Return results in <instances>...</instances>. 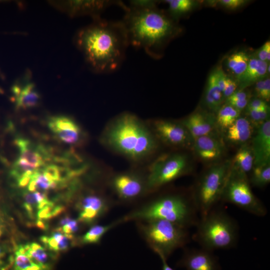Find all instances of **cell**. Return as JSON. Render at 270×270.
<instances>
[{"label":"cell","mask_w":270,"mask_h":270,"mask_svg":"<svg viewBox=\"0 0 270 270\" xmlns=\"http://www.w3.org/2000/svg\"><path fill=\"white\" fill-rule=\"evenodd\" d=\"M12 92L15 106L18 109L26 110L34 108L40 102V95L32 82L16 84L13 86Z\"/></svg>","instance_id":"obj_19"},{"label":"cell","mask_w":270,"mask_h":270,"mask_svg":"<svg viewBox=\"0 0 270 270\" xmlns=\"http://www.w3.org/2000/svg\"><path fill=\"white\" fill-rule=\"evenodd\" d=\"M190 172L186 157L175 154L162 156L151 165L147 180L150 190L158 188Z\"/></svg>","instance_id":"obj_9"},{"label":"cell","mask_w":270,"mask_h":270,"mask_svg":"<svg viewBox=\"0 0 270 270\" xmlns=\"http://www.w3.org/2000/svg\"><path fill=\"white\" fill-rule=\"evenodd\" d=\"M198 216L193 198L169 194L160 197L132 213L126 220H164L188 228L196 226Z\"/></svg>","instance_id":"obj_5"},{"label":"cell","mask_w":270,"mask_h":270,"mask_svg":"<svg viewBox=\"0 0 270 270\" xmlns=\"http://www.w3.org/2000/svg\"><path fill=\"white\" fill-rule=\"evenodd\" d=\"M26 255L36 263L46 265L47 254L44 249L36 242L28 244Z\"/></svg>","instance_id":"obj_31"},{"label":"cell","mask_w":270,"mask_h":270,"mask_svg":"<svg viewBox=\"0 0 270 270\" xmlns=\"http://www.w3.org/2000/svg\"><path fill=\"white\" fill-rule=\"evenodd\" d=\"M224 99L222 92L218 87L214 72L208 77L205 94L206 102L212 111L218 112Z\"/></svg>","instance_id":"obj_24"},{"label":"cell","mask_w":270,"mask_h":270,"mask_svg":"<svg viewBox=\"0 0 270 270\" xmlns=\"http://www.w3.org/2000/svg\"><path fill=\"white\" fill-rule=\"evenodd\" d=\"M15 143L18 150L11 174L16 180L24 176H32L36 170L42 168L50 160L48 151L41 145H36L29 140L19 138Z\"/></svg>","instance_id":"obj_10"},{"label":"cell","mask_w":270,"mask_h":270,"mask_svg":"<svg viewBox=\"0 0 270 270\" xmlns=\"http://www.w3.org/2000/svg\"><path fill=\"white\" fill-rule=\"evenodd\" d=\"M268 64L257 58H251L244 72L238 77L243 84H248L262 79L267 74Z\"/></svg>","instance_id":"obj_22"},{"label":"cell","mask_w":270,"mask_h":270,"mask_svg":"<svg viewBox=\"0 0 270 270\" xmlns=\"http://www.w3.org/2000/svg\"><path fill=\"white\" fill-rule=\"evenodd\" d=\"M47 124L54 136L64 144H76L82 138L81 128L73 118L68 116H52L48 119Z\"/></svg>","instance_id":"obj_13"},{"label":"cell","mask_w":270,"mask_h":270,"mask_svg":"<svg viewBox=\"0 0 270 270\" xmlns=\"http://www.w3.org/2000/svg\"><path fill=\"white\" fill-rule=\"evenodd\" d=\"M258 60L269 62L270 60V41L266 42L263 46L260 48L258 52Z\"/></svg>","instance_id":"obj_36"},{"label":"cell","mask_w":270,"mask_h":270,"mask_svg":"<svg viewBox=\"0 0 270 270\" xmlns=\"http://www.w3.org/2000/svg\"><path fill=\"white\" fill-rule=\"evenodd\" d=\"M3 232H4V226L2 222H0V238L2 236Z\"/></svg>","instance_id":"obj_49"},{"label":"cell","mask_w":270,"mask_h":270,"mask_svg":"<svg viewBox=\"0 0 270 270\" xmlns=\"http://www.w3.org/2000/svg\"><path fill=\"white\" fill-rule=\"evenodd\" d=\"M168 10L172 15L178 16L190 11L194 6V2L190 0H166Z\"/></svg>","instance_id":"obj_30"},{"label":"cell","mask_w":270,"mask_h":270,"mask_svg":"<svg viewBox=\"0 0 270 270\" xmlns=\"http://www.w3.org/2000/svg\"><path fill=\"white\" fill-rule=\"evenodd\" d=\"M144 221L140 226L142 234L162 260H166L176 250L184 246L190 240L187 228L164 220Z\"/></svg>","instance_id":"obj_6"},{"label":"cell","mask_w":270,"mask_h":270,"mask_svg":"<svg viewBox=\"0 0 270 270\" xmlns=\"http://www.w3.org/2000/svg\"><path fill=\"white\" fill-rule=\"evenodd\" d=\"M108 146L134 160L151 154L156 148L153 135L135 115L125 112L108 128L104 136Z\"/></svg>","instance_id":"obj_3"},{"label":"cell","mask_w":270,"mask_h":270,"mask_svg":"<svg viewBox=\"0 0 270 270\" xmlns=\"http://www.w3.org/2000/svg\"><path fill=\"white\" fill-rule=\"evenodd\" d=\"M192 238L201 248L213 252L234 247L238 239L236 221L224 210L215 206L200 217Z\"/></svg>","instance_id":"obj_4"},{"label":"cell","mask_w":270,"mask_h":270,"mask_svg":"<svg viewBox=\"0 0 270 270\" xmlns=\"http://www.w3.org/2000/svg\"><path fill=\"white\" fill-rule=\"evenodd\" d=\"M230 166L229 161L214 164L200 179L192 196L200 217L207 214L220 200Z\"/></svg>","instance_id":"obj_7"},{"label":"cell","mask_w":270,"mask_h":270,"mask_svg":"<svg viewBox=\"0 0 270 270\" xmlns=\"http://www.w3.org/2000/svg\"><path fill=\"white\" fill-rule=\"evenodd\" d=\"M176 266L186 270H222L213 252L201 248L186 250Z\"/></svg>","instance_id":"obj_14"},{"label":"cell","mask_w":270,"mask_h":270,"mask_svg":"<svg viewBox=\"0 0 270 270\" xmlns=\"http://www.w3.org/2000/svg\"><path fill=\"white\" fill-rule=\"evenodd\" d=\"M182 124L187 129L194 140L200 136L216 134L218 128L216 118L201 112H196L183 120Z\"/></svg>","instance_id":"obj_17"},{"label":"cell","mask_w":270,"mask_h":270,"mask_svg":"<svg viewBox=\"0 0 270 270\" xmlns=\"http://www.w3.org/2000/svg\"><path fill=\"white\" fill-rule=\"evenodd\" d=\"M250 58L244 52L240 51L232 54L227 58V66L238 77L246 70Z\"/></svg>","instance_id":"obj_26"},{"label":"cell","mask_w":270,"mask_h":270,"mask_svg":"<svg viewBox=\"0 0 270 270\" xmlns=\"http://www.w3.org/2000/svg\"><path fill=\"white\" fill-rule=\"evenodd\" d=\"M162 270H174L166 262V260H162Z\"/></svg>","instance_id":"obj_45"},{"label":"cell","mask_w":270,"mask_h":270,"mask_svg":"<svg viewBox=\"0 0 270 270\" xmlns=\"http://www.w3.org/2000/svg\"><path fill=\"white\" fill-rule=\"evenodd\" d=\"M75 42L90 67L98 74L118 70L129 46L122 20H108L102 18L93 20L92 24L80 30Z\"/></svg>","instance_id":"obj_1"},{"label":"cell","mask_w":270,"mask_h":270,"mask_svg":"<svg viewBox=\"0 0 270 270\" xmlns=\"http://www.w3.org/2000/svg\"><path fill=\"white\" fill-rule=\"evenodd\" d=\"M113 226V224L96 225L92 227L82 237L84 244H96L99 242L102 236Z\"/></svg>","instance_id":"obj_29"},{"label":"cell","mask_w":270,"mask_h":270,"mask_svg":"<svg viewBox=\"0 0 270 270\" xmlns=\"http://www.w3.org/2000/svg\"><path fill=\"white\" fill-rule=\"evenodd\" d=\"M220 200L258 216H265L268 210L250 188L247 175L231 168Z\"/></svg>","instance_id":"obj_8"},{"label":"cell","mask_w":270,"mask_h":270,"mask_svg":"<svg viewBox=\"0 0 270 270\" xmlns=\"http://www.w3.org/2000/svg\"><path fill=\"white\" fill-rule=\"evenodd\" d=\"M250 100V98L239 100L226 101V104L230 105L236 109L240 112L244 108H246Z\"/></svg>","instance_id":"obj_44"},{"label":"cell","mask_w":270,"mask_h":270,"mask_svg":"<svg viewBox=\"0 0 270 270\" xmlns=\"http://www.w3.org/2000/svg\"><path fill=\"white\" fill-rule=\"evenodd\" d=\"M58 244L59 250H64L67 248L70 240L65 234H62L60 230L54 232L52 236Z\"/></svg>","instance_id":"obj_37"},{"label":"cell","mask_w":270,"mask_h":270,"mask_svg":"<svg viewBox=\"0 0 270 270\" xmlns=\"http://www.w3.org/2000/svg\"><path fill=\"white\" fill-rule=\"evenodd\" d=\"M266 108H269L266 102L258 98L250 100L246 107V109L258 110Z\"/></svg>","instance_id":"obj_40"},{"label":"cell","mask_w":270,"mask_h":270,"mask_svg":"<svg viewBox=\"0 0 270 270\" xmlns=\"http://www.w3.org/2000/svg\"><path fill=\"white\" fill-rule=\"evenodd\" d=\"M154 128L158 138L168 145L192 147L194 139L182 124L157 120L154 122Z\"/></svg>","instance_id":"obj_12"},{"label":"cell","mask_w":270,"mask_h":270,"mask_svg":"<svg viewBox=\"0 0 270 270\" xmlns=\"http://www.w3.org/2000/svg\"><path fill=\"white\" fill-rule=\"evenodd\" d=\"M41 240L43 243L46 244L51 250L56 252L59 250L58 244L53 236L50 238L43 236L41 238Z\"/></svg>","instance_id":"obj_43"},{"label":"cell","mask_w":270,"mask_h":270,"mask_svg":"<svg viewBox=\"0 0 270 270\" xmlns=\"http://www.w3.org/2000/svg\"><path fill=\"white\" fill-rule=\"evenodd\" d=\"M218 2L220 4L225 8L230 10H234L242 6L246 1L244 0H220Z\"/></svg>","instance_id":"obj_39"},{"label":"cell","mask_w":270,"mask_h":270,"mask_svg":"<svg viewBox=\"0 0 270 270\" xmlns=\"http://www.w3.org/2000/svg\"><path fill=\"white\" fill-rule=\"evenodd\" d=\"M36 225L38 228H40L42 229H46V224L42 222V220H38L36 222Z\"/></svg>","instance_id":"obj_46"},{"label":"cell","mask_w":270,"mask_h":270,"mask_svg":"<svg viewBox=\"0 0 270 270\" xmlns=\"http://www.w3.org/2000/svg\"><path fill=\"white\" fill-rule=\"evenodd\" d=\"M4 252L2 251V248L0 247V264H1L2 263V259L4 256Z\"/></svg>","instance_id":"obj_48"},{"label":"cell","mask_w":270,"mask_h":270,"mask_svg":"<svg viewBox=\"0 0 270 270\" xmlns=\"http://www.w3.org/2000/svg\"><path fill=\"white\" fill-rule=\"evenodd\" d=\"M254 166V156L250 146L246 144L241 146L236 154L231 168L234 170L247 175Z\"/></svg>","instance_id":"obj_23"},{"label":"cell","mask_w":270,"mask_h":270,"mask_svg":"<svg viewBox=\"0 0 270 270\" xmlns=\"http://www.w3.org/2000/svg\"><path fill=\"white\" fill-rule=\"evenodd\" d=\"M250 98V94L243 90H236L230 96L226 99V101L239 100Z\"/></svg>","instance_id":"obj_42"},{"label":"cell","mask_w":270,"mask_h":270,"mask_svg":"<svg viewBox=\"0 0 270 270\" xmlns=\"http://www.w3.org/2000/svg\"><path fill=\"white\" fill-rule=\"evenodd\" d=\"M216 78L218 87L223 92L226 84L227 76L221 68H219L214 72Z\"/></svg>","instance_id":"obj_41"},{"label":"cell","mask_w":270,"mask_h":270,"mask_svg":"<svg viewBox=\"0 0 270 270\" xmlns=\"http://www.w3.org/2000/svg\"><path fill=\"white\" fill-rule=\"evenodd\" d=\"M250 182L254 186L262 188L270 182V164L254 166Z\"/></svg>","instance_id":"obj_27"},{"label":"cell","mask_w":270,"mask_h":270,"mask_svg":"<svg viewBox=\"0 0 270 270\" xmlns=\"http://www.w3.org/2000/svg\"><path fill=\"white\" fill-rule=\"evenodd\" d=\"M250 148L254 156V166L270 164V119L258 126Z\"/></svg>","instance_id":"obj_15"},{"label":"cell","mask_w":270,"mask_h":270,"mask_svg":"<svg viewBox=\"0 0 270 270\" xmlns=\"http://www.w3.org/2000/svg\"><path fill=\"white\" fill-rule=\"evenodd\" d=\"M238 84L234 80L227 76L225 87L222 92L223 98L226 99L230 96L236 90Z\"/></svg>","instance_id":"obj_35"},{"label":"cell","mask_w":270,"mask_h":270,"mask_svg":"<svg viewBox=\"0 0 270 270\" xmlns=\"http://www.w3.org/2000/svg\"><path fill=\"white\" fill-rule=\"evenodd\" d=\"M112 184L116 192L123 199L134 198L138 196L143 190L142 182L131 174H118L114 178Z\"/></svg>","instance_id":"obj_18"},{"label":"cell","mask_w":270,"mask_h":270,"mask_svg":"<svg viewBox=\"0 0 270 270\" xmlns=\"http://www.w3.org/2000/svg\"><path fill=\"white\" fill-rule=\"evenodd\" d=\"M192 148L204 161H214L224 154V145L216 134L199 137L194 140Z\"/></svg>","instance_id":"obj_16"},{"label":"cell","mask_w":270,"mask_h":270,"mask_svg":"<svg viewBox=\"0 0 270 270\" xmlns=\"http://www.w3.org/2000/svg\"><path fill=\"white\" fill-rule=\"evenodd\" d=\"M256 95L259 98L268 102L270 99V79L267 78L256 82L254 87Z\"/></svg>","instance_id":"obj_33"},{"label":"cell","mask_w":270,"mask_h":270,"mask_svg":"<svg viewBox=\"0 0 270 270\" xmlns=\"http://www.w3.org/2000/svg\"><path fill=\"white\" fill-rule=\"evenodd\" d=\"M124 10L122 22L129 46L158 58V49L176 32L172 20L156 8H135L126 6Z\"/></svg>","instance_id":"obj_2"},{"label":"cell","mask_w":270,"mask_h":270,"mask_svg":"<svg viewBox=\"0 0 270 270\" xmlns=\"http://www.w3.org/2000/svg\"><path fill=\"white\" fill-rule=\"evenodd\" d=\"M54 208V204H52L39 210L38 212V220H48L52 218Z\"/></svg>","instance_id":"obj_38"},{"label":"cell","mask_w":270,"mask_h":270,"mask_svg":"<svg viewBox=\"0 0 270 270\" xmlns=\"http://www.w3.org/2000/svg\"><path fill=\"white\" fill-rule=\"evenodd\" d=\"M80 212L79 219L86 223L95 220L108 208L106 200L96 194H90L85 196L80 203Z\"/></svg>","instance_id":"obj_20"},{"label":"cell","mask_w":270,"mask_h":270,"mask_svg":"<svg viewBox=\"0 0 270 270\" xmlns=\"http://www.w3.org/2000/svg\"><path fill=\"white\" fill-rule=\"evenodd\" d=\"M248 119L253 126H259L269 118V108L262 109H246Z\"/></svg>","instance_id":"obj_32"},{"label":"cell","mask_w":270,"mask_h":270,"mask_svg":"<svg viewBox=\"0 0 270 270\" xmlns=\"http://www.w3.org/2000/svg\"><path fill=\"white\" fill-rule=\"evenodd\" d=\"M47 265L34 262L26 254L15 253L14 270H48Z\"/></svg>","instance_id":"obj_28"},{"label":"cell","mask_w":270,"mask_h":270,"mask_svg":"<svg viewBox=\"0 0 270 270\" xmlns=\"http://www.w3.org/2000/svg\"><path fill=\"white\" fill-rule=\"evenodd\" d=\"M240 112L230 105L226 104L218 110L216 117L217 126L226 130L240 117Z\"/></svg>","instance_id":"obj_25"},{"label":"cell","mask_w":270,"mask_h":270,"mask_svg":"<svg viewBox=\"0 0 270 270\" xmlns=\"http://www.w3.org/2000/svg\"><path fill=\"white\" fill-rule=\"evenodd\" d=\"M156 2L150 0H130L128 7L135 8H156Z\"/></svg>","instance_id":"obj_34"},{"label":"cell","mask_w":270,"mask_h":270,"mask_svg":"<svg viewBox=\"0 0 270 270\" xmlns=\"http://www.w3.org/2000/svg\"><path fill=\"white\" fill-rule=\"evenodd\" d=\"M254 126L248 118L239 117L226 130V138L230 143L244 145L252 138Z\"/></svg>","instance_id":"obj_21"},{"label":"cell","mask_w":270,"mask_h":270,"mask_svg":"<svg viewBox=\"0 0 270 270\" xmlns=\"http://www.w3.org/2000/svg\"><path fill=\"white\" fill-rule=\"evenodd\" d=\"M70 219L71 218L69 217H66L61 220L60 224L62 225H64L67 224L70 220Z\"/></svg>","instance_id":"obj_47"},{"label":"cell","mask_w":270,"mask_h":270,"mask_svg":"<svg viewBox=\"0 0 270 270\" xmlns=\"http://www.w3.org/2000/svg\"><path fill=\"white\" fill-rule=\"evenodd\" d=\"M53 4L71 17L89 16L93 20L101 18V14L112 5L122 8L125 5L120 1L108 0L54 1Z\"/></svg>","instance_id":"obj_11"}]
</instances>
